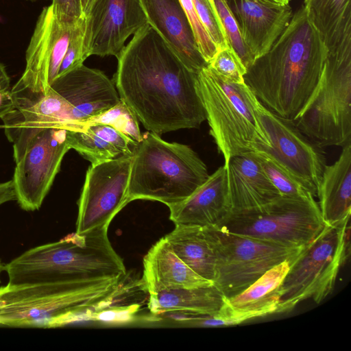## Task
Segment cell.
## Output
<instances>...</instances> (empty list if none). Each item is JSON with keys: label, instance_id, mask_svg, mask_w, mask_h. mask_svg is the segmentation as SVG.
Segmentation results:
<instances>
[{"label": "cell", "instance_id": "cell-2", "mask_svg": "<svg viewBox=\"0 0 351 351\" xmlns=\"http://www.w3.org/2000/svg\"><path fill=\"white\" fill-rule=\"evenodd\" d=\"M327 52L302 6L271 48L247 69L244 82L264 106L293 121L316 87Z\"/></svg>", "mask_w": 351, "mask_h": 351}, {"label": "cell", "instance_id": "cell-27", "mask_svg": "<svg viewBox=\"0 0 351 351\" xmlns=\"http://www.w3.org/2000/svg\"><path fill=\"white\" fill-rule=\"evenodd\" d=\"M148 308L154 315L178 312L197 315H215L220 310L223 295L214 285L177 289L149 294Z\"/></svg>", "mask_w": 351, "mask_h": 351}, {"label": "cell", "instance_id": "cell-12", "mask_svg": "<svg viewBox=\"0 0 351 351\" xmlns=\"http://www.w3.org/2000/svg\"><path fill=\"white\" fill-rule=\"evenodd\" d=\"M132 156H121L97 164L86 171L78 201L77 234L109 226L128 204V184Z\"/></svg>", "mask_w": 351, "mask_h": 351}, {"label": "cell", "instance_id": "cell-40", "mask_svg": "<svg viewBox=\"0 0 351 351\" xmlns=\"http://www.w3.org/2000/svg\"><path fill=\"white\" fill-rule=\"evenodd\" d=\"M279 4H289L290 0H265Z\"/></svg>", "mask_w": 351, "mask_h": 351}, {"label": "cell", "instance_id": "cell-20", "mask_svg": "<svg viewBox=\"0 0 351 351\" xmlns=\"http://www.w3.org/2000/svg\"><path fill=\"white\" fill-rule=\"evenodd\" d=\"M290 261H285L268 271L238 294L226 298L216 314L231 326L247 320L277 313L280 287L287 274Z\"/></svg>", "mask_w": 351, "mask_h": 351}, {"label": "cell", "instance_id": "cell-1", "mask_svg": "<svg viewBox=\"0 0 351 351\" xmlns=\"http://www.w3.org/2000/svg\"><path fill=\"white\" fill-rule=\"evenodd\" d=\"M117 58L119 96L148 131L196 128L206 119L197 74L149 24L133 35Z\"/></svg>", "mask_w": 351, "mask_h": 351}, {"label": "cell", "instance_id": "cell-8", "mask_svg": "<svg viewBox=\"0 0 351 351\" xmlns=\"http://www.w3.org/2000/svg\"><path fill=\"white\" fill-rule=\"evenodd\" d=\"M349 221L326 225L290 263L277 313L289 312L306 299L319 304L332 292L350 255Z\"/></svg>", "mask_w": 351, "mask_h": 351}, {"label": "cell", "instance_id": "cell-38", "mask_svg": "<svg viewBox=\"0 0 351 351\" xmlns=\"http://www.w3.org/2000/svg\"><path fill=\"white\" fill-rule=\"evenodd\" d=\"M4 94L0 93V97ZM14 109V106L10 99V93H7L5 95H4L3 97L0 99V119H1V118L5 114H6L7 113L12 111Z\"/></svg>", "mask_w": 351, "mask_h": 351}, {"label": "cell", "instance_id": "cell-3", "mask_svg": "<svg viewBox=\"0 0 351 351\" xmlns=\"http://www.w3.org/2000/svg\"><path fill=\"white\" fill-rule=\"evenodd\" d=\"M108 226L32 247L4 265L9 285L88 282L121 278L123 260L108 237Z\"/></svg>", "mask_w": 351, "mask_h": 351}, {"label": "cell", "instance_id": "cell-17", "mask_svg": "<svg viewBox=\"0 0 351 351\" xmlns=\"http://www.w3.org/2000/svg\"><path fill=\"white\" fill-rule=\"evenodd\" d=\"M51 88L70 105L71 130H75L80 123L104 112L121 101L113 82L100 70L84 64L57 76Z\"/></svg>", "mask_w": 351, "mask_h": 351}, {"label": "cell", "instance_id": "cell-24", "mask_svg": "<svg viewBox=\"0 0 351 351\" xmlns=\"http://www.w3.org/2000/svg\"><path fill=\"white\" fill-rule=\"evenodd\" d=\"M319 208L326 225L349 221L351 213V141L339 158L326 165L317 189Z\"/></svg>", "mask_w": 351, "mask_h": 351}, {"label": "cell", "instance_id": "cell-28", "mask_svg": "<svg viewBox=\"0 0 351 351\" xmlns=\"http://www.w3.org/2000/svg\"><path fill=\"white\" fill-rule=\"evenodd\" d=\"M164 238L193 271L213 282L215 258L203 227L176 226Z\"/></svg>", "mask_w": 351, "mask_h": 351}, {"label": "cell", "instance_id": "cell-5", "mask_svg": "<svg viewBox=\"0 0 351 351\" xmlns=\"http://www.w3.org/2000/svg\"><path fill=\"white\" fill-rule=\"evenodd\" d=\"M208 177L206 165L189 146L148 131L134 148L128 203L148 199L170 207L187 199Z\"/></svg>", "mask_w": 351, "mask_h": 351}, {"label": "cell", "instance_id": "cell-19", "mask_svg": "<svg viewBox=\"0 0 351 351\" xmlns=\"http://www.w3.org/2000/svg\"><path fill=\"white\" fill-rule=\"evenodd\" d=\"M149 24L184 64L197 74L208 65L197 47L180 0H140Z\"/></svg>", "mask_w": 351, "mask_h": 351}, {"label": "cell", "instance_id": "cell-30", "mask_svg": "<svg viewBox=\"0 0 351 351\" xmlns=\"http://www.w3.org/2000/svg\"><path fill=\"white\" fill-rule=\"evenodd\" d=\"M256 153L265 174L281 196L300 197L311 194L298 179L275 160L265 154Z\"/></svg>", "mask_w": 351, "mask_h": 351}, {"label": "cell", "instance_id": "cell-35", "mask_svg": "<svg viewBox=\"0 0 351 351\" xmlns=\"http://www.w3.org/2000/svg\"><path fill=\"white\" fill-rule=\"evenodd\" d=\"M180 2L191 24L199 51L204 60L209 63L216 53L217 47L202 25L193 0H180Z\"/></svg>", "mask_w": 351, "mask_h": 351}, {"label": "cell", "instance_id": "cell-36", "mask_svg": "<svg viewBox=\"0 0 351 351\" xmlns=\"http://www.w3.org/2000/svg\"><path fill=\"white\" fill-rule=\"evenodd\" d=\"M53 13L64 21L76 23L84 14L81 0H51Z\"/></svg>", "mask_w": 351, "mask_h": 351}, {"label": "cell", "instance_id": "cell-6", "mask_svg": "<svg viewBox=\"0 0 351 351\" xmlns=\"http://www.w3.org/2000/svg\"><path fill=\"white\" fill-rule=\"evenodd\" d=\"M197 90L210 133L225 165L239 154L267 143L252 104L254 93L246 84L230 82L208 65L197 74Z\"/></svg>", "mask_w": 351, "mask_h": 351}, {"label": "cell", "instance_id": "cell-32", "mask_svg": "<svg viewBox=\"0 0 351 351\" xmlns=\"http://www.w3.org/2000/svg\"><path fill=\"white\" fill-rule=\"evenodd\" d=\"M208 66L230 82L244 83L247 69L230 46L218 49Z\"/></svg>", "mask_w": 351, "mask_h": 351}, {"label": "cell", "instance_id": "cell-25", "mask_svg": "<svg viewBox=\"0 0 351 351\" xmlns=\"http://www.w3.org/2000/svg\"><path fill=\"white\" fill-rule=\"evenodd\" d=\"M302 6L328 53L351 47V0H304Z\"/></svg>", "mask_w": 351, "mask_h": 351}, {"label": "cell", "instance_id": "cell-16", "mask_svg": "<svg viewBox=\"0 0 351 351\" xmlns=\"http://www.w3.org/2000/svg\"><path fill=\"white\" fill-rule=\"evenodd\" d=\"M84 14L87 57L117 58L127 39L148 24L140 0H93Z\"/></svg>", "mask_w": 351, "mask_h": 351}, {"label": "cell", "instance_id": "cell-41", "mask_svg": "<svg viewBox=\"0 0 351 351\" xmlns=\"http://www.w3.org/2000/svg\"><path fill=\"white\" fill-rule=\"evenodd\" d=\"M88 3V0H81L82 8L84 14H85V12L86 11Z\"/></svg>", "mask_w": 351, "mask_h": 351}, {"label": "cell", "instance_id": "cell-37", "mask_svg": "<svg viewBox=\"0 0 351 351\" xmlns=\"http://www.w3.org/2000/svg\"><path fill=\"white\" fill-rule=\"evenodd\" d=\"M16 200V196L14 191L13 182L12 180L0 183V206L10 202Z\"/></svg>", "mask_w": 351, "mask_h": 351}, {"label": "cell", "instance_id": "cell-31", "mask_svg": "<svg viewBox=\"0 0 351 351\" xmlns=\"http://www.w3.org/2000/svg\"><path fill=\"white\" fill-rule=\"evenodd\" d=\"M213 2L228 45L239 57L245 68L247 69L253 63L254 58L242 38L238 24L227 0H213Z\"/></svg>", "mask_w": 351, "mask_h": 351}, {"label": "cell", "instance_id": "cell-33", "mask_svg": "<svg viewBox=\"0 0 351 351\" xmlns=\"http://www.w3.org/2000/svg\"><path fill=\"white\" fill-rule=\"evenodd\" d=\"M198 19L218 49L230 46L213 0H193Z\"/></svg>", "mask_w": 351, "mask_h": 351}, {"label": "cell", "instance_id": "cell-15", "mask_svg": "<svg viewBox=\"0 0 351 351\" xmlns=\"http://www.w3.org/2000/svg\"><path fill=\"white\" fill-rule=\"evenodd\" d=\"M80 19L69 23L58 19L51 4L42 9L26 49L24 71L12 88L35 93L48 92Z\"/></svg>", "mask_w": 351, "mask_h": 351}, {"label": "cell", "instance_id": "cell-13", "mask_svg": "<svg viewBox=\"0 0 351 351\" xmlns=\"http://www.w3.org/2000/svg\"><path fill=\"white\" fill-rule=\"evenodd\" d=\"M66 134L64 129L42 130L16 162L12 180L16 200L23 210L40 208L71 149Z\"/></svg>", "mask_w": 351, "mask_h": 351}, {"label": "cell", "instance_id": "cell-29", "mask_svg": "<svg viewBox=\"0 0 351 351\" xmlns=\"http://www.w3.org/2000/svg\"><path fill=\"white\" fill-rule=\"evenodd\" d=\"M93 124L111 126L126 135L136 145L143 138L136 117L122 100L104 112L80 123L75 130H78L82 126Z\"/></svg>", "mask_w": 351, "mask_h": 351}, {"label": "cell", "instance_id": "cell-43", "mask_svg": "<svg viewBox=\"0 0 351 351\" xmlns=\"http://www.w3.org/2000/svg\"><path fill=\"white\" fill-rule=\"evenodd\" d=\"M93 0H88V6H87V9L88 8V7L90 6V5L91 4V3L93 2ZM86 9V10H87Z\"/></svg>", "mask_w": 351, "mask_h": 351}, {"label": "cell", "instance_id": "cell-44", "mask_svg": "<svg viewBox=\"0 0 351 351\" xmlns=\"http://www.w3.org/2000/svg\"><path fill=\"white\" fill-rule=\"evenodd\" d=\"M25 1H31V2H35V1H40V0H25ZM43 1H49V0H43ZM50 1H51V0H50Z\"/></svg>", "mask_w": 351, "mask_h": 351}, {"label": "cell", "instance_id": "cell-34", "mask_svg": "<svg viewBox=\"0 0 351 351\" xmlns=\"http://www.w3.org/2000/svg\"><path fill=\"white\" fill-rule=\"evenodd\" d=\"M85 14L78 21L71 35L57 76L82 64L88 58L84 49Z\"/></svg>", "mask_w": 351, "mask_h": 351}, {"label": "cell", "instance_id": "cell-21", "mask_svg": "<svg viewBox=\"0 0 351 351\" xmlns=\"http://www.w3.org/2000/svg\"><path fill=\"white\" fill-rule=\"evenodd\" d=\"M169 208L176 226H217L230 212L227 167H219L191 196Z\"/></svg>", "mask_w": 351, "mask_h": 351}, {"label": "cell", "instance_id": "cell-9", "mask_svg": "<svg viewBox=\"0 0 351 351\" xmlns=\"http://www.w3.org/2000/svg\"><path fill=\"white\" fill-rule=\"evenodd\" d=\"M312 194L280 196L260 207L229 213L217 226L227 232L302 247L325 227Z\"/></svg>", "mask_w": 351, "mask_h": 351}, {"label": "cell", "instance_id": "cell-4", "mask_svg": "<svg viewBox=\"0 0 351 351\" xmlns=\"http://www.w3.org/2000/svg\"><path fill=\"white\" fill-rule=\"evenodd\" d=\"M123 277L88 282L7 284L0 287V325L51 328L86 320L115 292Z\"/></svg>", "mask_w": 351, "mask_h": 351}, {"label": "cell", "instance_id": "cell-39", "mask_svg": "<svg viewBox=\"0 0 351 351\" xmlns=\"http://www.w3.org/2000/svg\"><path fill=\"white\" fill-rule=\"evenodd\" d=\"M10 78L5 65L0 62V93H6L10 88Z\"/></svg>", "mask_w": 351, "mask_h": 351}, {"label": "cell", "instance_id": "cell-42", "mask_svg": "<svg viewBox=\"0 0 351 351\" xmlns=\"http://www.w3.org/2000/svg\"><path fill=\"white\" fill-rule=\"evenodd\" d=\"M3 268H4V265L2 263L1 259H0V275H1V273L4 271L3 270ZM0 283H1V280H0Z\"/></svg>", "mask_w": 351, "mask_h": 351}, {"label": "cell", "instance_id": "cell-23", "mask_svg": "<svg viewBox=\"0 0 351 351\" xmlns=\"http://www.w3.org/2000/svg\"><path fill=\"white\" fill-rule=\"evenodd\" d=\"M141 280L149 294L214 285L212 281L201 277L183 262L164 237L145 256Z\"/></svg>", "mask_w": 351, "mask_h": 351}, {"label": "cell", "instance_id": "cell-26", "mask_svg": "<svg viewBox=\"0 0 351 351\" xmlns=\"http://www.w3.org/2000/svg\"><path fill=\"white\" fill-rule=\"evenodd\" d=\"M68 144L91 164H97L121 156H132L136 145L115 128L101 124L88 125L77 130H67Z\"/></svg>", "mask_w": 351, "mask_h": 351}, {"label": "cell", "instance_id": "cell-7", "mask_svg": "<svg viewBox=\"0 0 351 351\" xmlns=\"http://www.w3.org/2000/svg\"><path fill=\"white\" fill-rule=\"evenodd\" d=\"M293 121L319 147L351 141V47L327 53L319 80Z\"/></svg>", "mask_w": 351, "mask_h": 351}, {"label": "cell", "instance_id": "cell-11", "mask_svg": "<svg viewBox=\"0 0 351 351\" xmlns=\"http://www.w3.org/2000/svg\"><path fill=\"white\" fill-rule=\"evenodd\" d=\"M252 104L267 143H256L252 152L265 154L298 179L315 197L324 169L319 147L304 135L291 120L264 106L254 94Z\"/></svg>", "mask_w": 351, "mask_h": 351}, {"label": "cell", "instance_id": "cell-22", "mask_svg": "<svg viewBox=\"0 0 351 351\" xmlns=\"http://www.w3.org/2000/svg\"><path fill=\"white\" fill-rule=\"evenodd\" d=\"M226 166L230 212L260 207L281 196L255 152L236 155Z\"/></svg>", "mask_w": 351, "mask_h": 351}, {"label": "cell", "instance_id": "cell-14", "mask_svg": "<svg viewBox=\"0 0 351 351\" xmlns=\"http://www.w3.org/2000/svg\"><path fill=\"white\" fill-rule=\"evenodd\" d=\"M10 97L14 109L1 118L3 123L0 128L13 143L15 163L42 130H72L70 105L51 87L47 93H35L12 87Z\"/></svg>", "mask_w": 351, "mask_h": 351}, {"label": "cell", "instance_id": "cell-18", "mask_svg": "<svg viewBox=\"0 0 351 351\" xmlns=\"http://www.w3.org/2000/svg\"><path fill=\"white\" fill-rule=\"evenodd\" d=\"M242 38L254 60L265 53L292 17L289 4L265 0H227Z\"/></svg>", "mask_w": 351, "mask_h": 351}, {"label": "cell", "instance_id": "cell-10", "mask_svg": "<svg viewBox=\"0 0 351 351\" xmlns=\"http://www.w3.org/2000/svg\"><path fill=\"white\" fill-rule=\"evenodd\" d=\"M203 228L215 258L213 284L226 298L243 291L275 265L292 262L306 245L290 247L217 226Z\"/></svg>", "mask_w": 351, "mask_h": 351}]
</instances>
